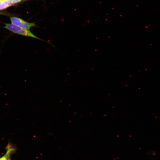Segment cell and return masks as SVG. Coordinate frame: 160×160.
Masks as SVG:
<instances>
[{"label": "cell", "instance_id": "6da1fadb", "mask_svg": "<svg viewBox=\"0 0 160 160\" xmlns=\"http://www.w3.org/2000/svg\"><path fill=\"white\" fill-rule=\"evenodd\" d=\"M4 28L15 33L42 41V39L34 35L29 30L23 28L12 24L6 23Z\"/></svg>", "mask_w": 160, "mask_h": 160}, {"label": "cell", "instance_id": "7a4b0ae2", "mask_svg": "<svg viewBox=\"0 0 160 160\" xmlns=\"http://www.w3.org/2000/svg\"><path fill=\"white\" fill-rule=\"evenodd\" d=\"M10 20L12 24L26 29L29 30L31 28L36 26L34 23H29L17 17H11Z\"/></svg>", "mask_w": 160, "mask_h": 160}, {"label": "cell", "instance_id": "3957f363", "mask_svg": "<svg viewBox=\"0 0 160 160\" xmlns=\"http://www.w3.org/2000/svg\"><path fill=\"white\" fill-rule=\"evenodd\" d=\"M12 5V0L0 1V10L4 9Z\"/></svg>", "mask_w": 160, "mask_h": 160}, {"label": "cell", "instance_id": "277c9868", "mask_svg": "<svg viewBox=\"0 0 160 160\" xmlns=\"http://www.w3.org/2000/svg\"><path fill=\"white\" fill-rule=\"evenodd\" d=\"M11 153V152L10 151H7L5 155L2 157L0 158V160H8L9 158V155Z\"/></svg>", "mask_w": 160, "mask_h": 160}, {"label": "cell", "instance_id": "5b68a950", "mask_svg": "<svg viewBox=\"0 0 160 160\" xmlns=\"http://www.w3.org/2000/svg\"><path fill=\"white\" fill-rule=\"evenodd\" d=\"M22 0H12V4H15L20 2Z\"/></svg>", "mask_w": 160, "mask_h": 160}, {"label": "cell", "instance_id": "8992f818", "mask_svg": "<svg viewBox=\"0 0 160 160\" xmlns=\"http://www.w3.org/2000/svg\"><path fill=\"white\" fill-rule=\"evenodd\" d=\"M4 0H0V1H4Z\"/></svg>", "mask_w": 160, "mask_h": 160}, {"label": "cell", "instance_id": "52a82bcc", "mask_svg": "<svg viewBox=\"0 0 160 160\" xmlns=\"http://www.w3.org/2000/svg\"><path fill=\"white\" fill-rule=\"evenodd\" d=\"M8 160H10V159L9 158Z\"/></svg>", "mask_w": 160, "mask_h": 160}]
</instances>
